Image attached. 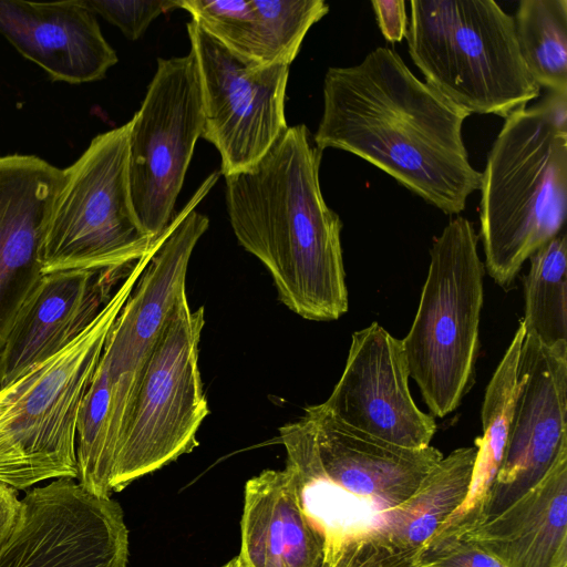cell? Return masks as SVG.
<instances>
[{"instance_id":"6da1fadb","label":"cell","mask_w":567,"mask_h":567,"mask_svg":"<svg viewBox=\"0 0 567 567\" xmlns=\"http://www.w3.org/2000/svg\"><path fill=\"white\" fill-rule=\"evenodd\" d=\"M470 115L419 80L395 50L379 47L357 65L328 69L313 141L321 152L361 157L455 215L481 184L462 135Z\"/></svg>"},{"instance_id":"7a4b0ae2","label":"cell","mask_w":567,"mask_h":567,"mask_svg":"<svg viewBox=\"0 0 567 567\" xmlns=\"http://www.w3.org/2000/svg\"><path fill=\"white\" fill-rule=\"evenodd\" d=\"M322 152L306 125L288 128L250 168L225 177L238 243L267 268L279 300L312 321L348 311L342 223L324 202Z\"/></svg>"},{"instance_id":"3957f363","label":"cell","mask_w":567,"mask_h":567,"mask_svg":"<svg viewBox=\"0 0 567 567\" xmlns=\"http://www.w3.org/2000/svg\"><path fill=\"white\" fill-rule=\"evenodd\" d=\"M279 430L286 465L305 514L323 538L324 556L408 499L443 458L431 445L409 449L352 429L321 404Z\"/></svg>"},{"instance_id":"277c9868","label":"cell","mask_w":567,"mask_h":567,"mask_svg":"<svg viewBox=\"0 0 567 567\" xmlns=\"http://www.w3.org/2000/svg\"><path fill=\"white\" fill-rule=\"evenodd\" d=\"M480 220L491 278L507 289L567 215V93L509 113L481 176Z\"/></svg>"},{"instance_id":"5b68a950","label":"cell","mask_w":567,"mask_h":567,"mask_svg":"<svg viewBox=\"0 0 567 567\" xmlns=\"http://www.w3.org/2000/svg\"><path fill=\"white\" fill-rule=\"evenodd\" d=\"M148 258L131 268L92 323L55 355L0 388V484L19 491L76 478V423L109 332Z\"/></svg>"},{"instance_id":"8992f818","label":"cell","mask_w":567,"mask_h":567,"mask_svg":"<svg viewBox=\"0 0 567 567\" xmlns=\"http://www.w3.org/2000/svg\"><path fill=\"white\" fill-rule=\"evenodd\" d=\"M409 54L425 83L470 114L506 117L539 96L514 18L493 0H412Z\"/></svg>"},{"instance_id":"52a82bcc","label":"cell","mask_w":567,"mask_h":567,"mask_svg":"<svg viewBox=\"0 0 567 567\" xmlns=\"http://www.w3.org/2000/svg\"><path fill=\"white\" fill-rule=\"evenodd\" d=\"M477 243L462 216L434 238L419 307L401 340L410 377L437 417L454 412L474 381L485 272Z\"/></svg>"},{"instance_id":"ba28073f","label":"cell","mask_w":567,"mask_h":567,"mask_svg":"<svg viewBox=\"0 0 567 567\" xmlns=\"http://www.w3.org/2000/svg\"><path fill=\"white\" fill-rule=\"evenodd\" d=\"M204 308L182 295L136 373L117 440L111 491L120 492L197 445L209 414L198 367Z\"/></svg>"},{"instance_id":"9c48e42d","label":"cell","mask_w":567,"mask_h":567,"mask_svg":"<svg viewBox=\"0 0 567 567\" xmlns=\"http://www.w3.org/2000/svg\"><path fill=\"white\" fill-rule=\"evenodd\" d=\"M128 132L127 122L96 135L64 169L41 249L43 274L127 268L161 239L142 228L133 207Z\"/></svg>"},{"instance_id":"30bf717a","label":"cell","mask_w":567,"mask_h":567,"mask_svg":"<svg viewBox=\"0 0 567 567\" xmlns=\"http://www.w3.org/2000/svg\"><path fill=\"white\" fill-rule=\"evenodd\" d=\"M128 132V181L142 228L157 239L173 219L195 144L204 130L196 58L158 59Z\"/></svg>"},{"instance_id":"8fae6325","label":"cell","mask_w":567,"mask_h":567,"mask_svg":"<svg viewBox=\"0 0 567 567\" xmlns=\"http://www.w3.org/2000/svg\"><path fill=\"white\" fill-rule=\"evenodd\" d=\"M186 28L202 85V137L219 152L220 174L246 171L288 128L289 65L258 64L226 48L195 21Z\"/></svg>"},{"instance_id":"7c38bea8","label":"cell","mask_w":567,"mask_h":567,"mask_svg":"<svg viewBox=\"0 0 567 567\" xmlns=\"http://www.w3.org/2000/svg\"><path fill=\"white\" fill-rule=\"evenodd\" d=\"M121 505L65 477L28 489L0 567H127Z\"/></svg>"},{"instance_id":"4fadbf2b","label":"cell","mask_w":567,"mask_h":567,"mask_svg":"<svg viewBox=\"0 0 567 567\" xmlns=\"http://www.w3.org/2000/svg\"><path fill=\"white\" fill-rule=\"evenodd\" d=\"M402 341L378 322L352 333L344 370L321 406L343 424L385 442L423 449L434 417L414 403Z\"/></svg>"},{"instance_id":"5bb4252c","label":"cell","mask_w":567,"mask_h":567,"mask_svg":"<svg viewBox=\"0 0 567 567\" xmlns=\"http://www.w3.org/2000/svg\"><path fill=\"white\" fill-rule=\"evenodd\" d=\"M566 412L567 342L548 347L525 333L514 413L488 517L538 483L567 450Z\"/></svg>"},{"instance_id":"9a60e30c","label":"cell","mask_w":567,"mask_h":567,"mask_svg":"<svg viewBox=\"0 0 567 567\" xmlns=\"http://www.w3.org/2000/svg\"><path fill=\"white\" fill-rule=\"evenodd\" d=\"M220 173H212L168 225L147 266L115 319L100 358L111 379L135 375L179 297L194 248L209 226L195 207Z\"/></svg>"},{"instance_id":"2e32d148","label":"cell","mask_w":567,"mask_h":567,"mask_svg":"<svg viewBox=\"0 0 567 567\" xmlns=\"http://www.w3.org/2000/svg\"><path fill=\"white\" fill-rule=\"evenodd\" d=\"M63 183L64 169L39 156H0V354L43 276L41 249Z\"/></svg>"},{"instance_id":"e0dca14e","label":"cell","mask_w":567,"mask_h":567,"mask_svg":"<svg viewBox=\"0 0 567 567\" xmlns=\"http://www.w3.org/2000/svg\"><path fill=\"white\" fill-rule=\"evenodd\" d=\"M132 266L43 274L1 351L0 388L73 342L110 300L116 279Z\"/></svg>"},{"instance_id":"ac0fdd59","label":"cell","mask_w":567,"mask_h":567,"mask_svg":"<svg viewBox=\"0 0 567 567\" xmlns=\"http://www.w3.org/2000/svg\"><path fill=\"white\" fill-rule=\"evenodd\" d=\"M0 33L54 81H99L117 62L95 14L82 0H0Z\"/></svg>"},{"instance_id":"d6986e66","label":"cell","mask_w":567,"mask_h":567,"mask_svg":"<svg viewBox=\"0 0 567 567\" xmlns=\"http://www.w3.org/2000/svg\"><path fill=\"white\" fill-rule=\"evenodd\" d=\"M475 457V446L443 456L408 499L347 542L360 567H414L427 542L463 502Z\"/></svg>"},{"instance_id":"ffe728a7","label":"cell","mask_w":567,"mask_h":567,"mask_svg":"<svg viewBox=\"0 0 567 567\" xmlns=\"http://www.w3.org/2000/svg\"><path fill=\"white\" fill-rule=\"evenodd\" d=\"M461 539L507 567H567V450L538 483Z\"/></svg>"},{"instance_id":"44dd1931","label":"cell","mask_w":567,"mask_h":567,"mask_svg":"<svg viewBox=\"0 0 567 567\" xmlns=\"http://www.w3.org/2000/svg\"><path fill=\"white\" fill-rule=\"evenodd\" d=\"M238 557L245 567H320L324 543L305 514L292 471L265 470L245 485Z\"/></svg>"},{"instance_id":"7402d4cb","label":"cell","mask_w":567,"mask_h":567,"mask_svg":"<svg viewBox=\"0 0 567 567\" xmlns=\"http://www.w3.org/2000/svg\"><path fill=\"white\" fill-rule=\"evenodd\" d=\"M513 18L520 54L536 84L567 93V0H522Z\"/></svg>"},{"instance_id":"603a6c76","label":"cell","mask_w":567,"mask_h":567,"mask_svg":"<svg viewBox=\"0 0 567 567\" xmlns=\"http://www.w3.org/2000/svg\"><path fill=\"white\" fill-rule=\"evenodd\" d=\"M529 259L523 281L525 333L548 347L567 342L566 234H558Z\"/></svg>"},{"instance_id":"cb8c5ba5","label":"cell","mask_w":567,"mask_h":567,"mask_svg":"<svg viewBox=\"0 0 567 567\" xmlns=\"http://www.w3.org/2000/svg\"><path fill=\"white\" fill-rule=\"evenodd\" d=\"M198 25L236 54L265 65V32L251 0H176Z\"/></svg>"},{"instance_id":"d4e9b609","label":"cell","mask_w":567,"mask_h":567,"mask_svg":"<svg viewBox=\"0 0 567 567\" xmlns=\"http://www.w3.org/2000/svg\"><path fill=\"white\" fill-rule=\"evenodd\" d=\"M265 32V64L290 63L309 29L328 12L323 0H251Z\"/></svg>"},{"instance_id":"484cf974","label":"cell","mask_w":567,"mask_h":567,"mask_svg":"<svg viewBox=\"0 0 567 567\" xmlns=\"http://www.w3.org/2000/svg\"><path fill=\"white\" fill-rule=\"evenodd\" d=\"M94 14L97 13L117 27L128 40H137L158 16L177 8L176 1L165 0H82Z\"/></svg>"},{"instance_id":"4316f807","label":"cell","mask_w":567,"mask_h":567,"mask_svg":"<svg viewBox=\"0 0 567 567\" xmlns=\"http://www.w3.org/2000/svg\"><path fill=\"white\" fill-rule=\"evenodd\" d=\"M414 567H507L499 559L463 539H449L425 548Z\"/></svg>"},{"instance_id":"83f0119b","label":"cell","mask_w":567,"mask_h":567,"mask_svg":"<svg viewBox=\"0 0 567 567\" xmlns=\"http://www.w3.org/2000/svg\"><path fill=\"white\" fill-rule=\"evenodd\" d=\"M379 29L389 42H401L408 33V16L403 0H373L371 2Z\"/></svg>"},{"instance_id":"f1b7e54d","label":"cell","mask_w":567,"mask_h":567,"mask_svg":"<svg viewBox=\"0 0 567 567\" xmlns=\"http://www.w3.org/2000/svg\"><path fill=\"white\" fill-rule=\"evenodd\" d=\"M21 498L18 492L0 484V551L11 537L20 516Z\"/></svg>"},{"instance_id":"f546056e","label":"cell","mask_w":567,"mask_h":567,"mask_svg":"<svg viewBox=\"0 0 567 567\" xmlns=\"http://www.w3.org/2000/svg\"><path fill=\"white\" fill-rule=\"evenodd\" d=\"M320 567H359L346 545L341 546L333 554L323 557Z\"/></svg>"},{"instance_id":"4dcf8cb0","label":"cell","mask_w":567,"mask_h":567,"mask_svg":"<svg viewBox=\"0 0 567 567\" xmlns=\"http://www.w3.org/2000/svg\"><path fill=\"white\" fill-rule=\"evenodd\" d=\"M221 567H245V566H244L243 561L240 560V558L237 556Z\"/></svg>"}]
</instances>
